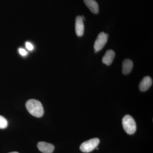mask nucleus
I'll list each match as a JSON object with an SVG mask.
<instances>
[{
	"instance_id": "nucleus-9",
	"label": "nucleus",
	"mask_w": 153,
	"mask_h": 153,
	"mask_svg": "<svg viewBox=\"0 0 153 153\" xmlns=\"http://www.w3.org/2000/svg\"><path fill=\"white\" fill-rule=\"evenodd\" d=\"M85 4L89 10L94 14L99 13V6L97 2L95 0H84Z\"/></svg>"
},
{
	"instance_id": "nucleus-5",
	"label": "nucleus",
	"mask_w": 153,
	"mask_h": 153,
	"mask_svg": "<svg viewBox=\"0 0 153 153\" xmlns=\"http://www.w3.org/2000/svg\"><path fill=\"white\" fill-rule=\"evenodd\" d=\"M84 25L83 20L80 16H77L75 21V32L78 37H81L84 34Z\"/></svg>"
},
{
	"instance_id": "nucleus-13",
	"label": "nucleus",
	"mask_w": 153,
	"mask_h": 153,
	"mask_svg": "<svg viewBox=\"0 0 153 153\" xmlns=\"http://www.w3.org/2000/svg\"><path fill=\"white\" fill-rule=\"evenodd\" d=\"M19 53L21 54L22 56H26L27 54V52L25 50V49L23 48H20L19 49Z\"/></svg>"
},
{
	"instance_id": "nucleus-11",
	"label": "nucleus",
	"mask_w": 153,
	"mask_h": 153,
	"mask_svg": "<svg viewBox=\"0 0 153 153\" xmlns=\"http://www.w3.org/2000/svg\"><path fill=\"white\" fill-rule=\"evenodd\" d=\"M7 126V121L4 117L0 115V129L5 128Z\"/></svg>"
},
{
	"instance_id": "nucleus-7",
	"label": "nucleus",
	"mask_w": 153,
	"mask_h": 153,
	"mask_svg": "<svg viewBox=\"0 0 153 153\" xmlns=\"http://www.w3.org/2000/svg\"><path fill=\"white\" fill-rule=\"evenodd\" d=\"M152 79L149 76H146L143 78L139 84L140 90L145 91L148 90L152 84Z\"/></svg>"
},
{
	"instance_id": "nucleus-3",
	"label": "nucleus",
	"mask_w": 153,
	"mask_h": 153,
	"mask_svg": "<svg viewBox=\"0 0 153 153\" xmlns=\"http://www.w3.org/2000/svg\"><path fill=\"white\" fill-rule=\"evenodd\" d=\"M100 143V140L98 138L91 139L84 142L80 145V150L84 153H89L92 152L97 147Z\"/></svg>"
},
{
	"instance_id": "nucleus-12",
	"label": "nucleus",
	"mask_w": 153,
	"mask_h": 153,
	"mask_svg": "<svg viewBox=\"0 0 153 153\" xmlns=\"http://www.w3.org/2000/svg\"><path fill=\"white\" fill-rule=\"evenodd\" d=\"M26 47L28 50H30V51H32V50H33V48H34L33 45L30 42H27L26 43Z\"/></svg>"
},
{
	"instance_id": "nucleus-4",
	"label": "nucleus",
	"mask_w": 153,
	"mask_h": 153,
	"mask_svg": "<svg viewBox=\"0 0 153 153\" xmlns=\"http://www.w3.org/2000/svg\"><path fill=\"white\" fill-rule=\"evenodd\" d=\"M108 38V35L104 32H101L99 34L94 42V49L95 53L100 51L104 47L107 42Z\"/></svg>"
},
{
	"instance_id": "nucleus-8",
	"label": "nucleus",
	"mask_w": 153,
	"mask_h": 153,
	"mask_svg": "<svg viewBox=\"0 0 153 153\" xmlns=\"http://www.w3.org/2000/svg\"><path fill=\"white\" fill-rule=\"evenodd\" d=\"M115 53L113 50L109 49L105 52L102 59V63L109 66L112 63L114 59Z\"/></svg>"
},
{
	"instance_id": "nucleus-10",
	"label": "nucleus",
	"mask_w": 153,
	"mask_h": 153,
	"mask_svg": "<svg viewBox=\"0 0 153 153\" xmlns=\"http://www.w3.org/2000/svg\"><path fill=\"white\" fill-rule=\"evenodd\" d=\"M122 72L124 74H128L130 73L133 68V63L130 59H125L123 63Z\"/></svg>"
},
{
	"instance_id": "nucleus-6",
	"label": "nucleus",
	"mask_w": 153,
	"mask_h": 153,
	"mask_svg": "<svg viewBox=\"0 0 153 153\" xmlns=\"http://www.w3.org/2000/svg\"><path fill=\"white\" fill-rule=\"evenodd\" d=\"M39 150L44 153H52L55 149L53 145L44 142H40L38 144Z\"/></svg>"
},
{
	"instance_id": "nucleus-1",
	"label": "nucleus",
	"mask_w": 153,
	"mask_h": 153,
	"mask_svg": "<svg viewBox=\"0 0 153 153\" xmlns=\"http://www.w3.org/2000/svg\"><path fill=\"white\" fill-rule=\"evenodd\" d=\"M26 107L30 114L36 117H41L44 115V108L41 102L38 100H29L26 102Z\"/></svg>"
},
{
	"instance_id": "nucleus-14",
	"label": "nucleus",
	"mask_w": 153,
	"mask_h": 153,
	"mask_svg": "<svg viewBox=\"0 0 153 153\" xmlns=\"http://www.w3.org/2000/svg\"><path fill=\"white\" fill-rule=\"evenodd\" d=\"M9 153H19L18 152H10Z\"/></svg>"
},
{
	"instance_id": "nucleus-2",
	"label": "nucleus",
	"mask_w": 153,
	"mask_h": 153,
	"mask_svg": "<svg viewBox=\"0 0 153 153\" xmlns=\"http://www.w3.org/2000/svg\"><path fill=\"white\" fill-rule=\"evenodd\" d=\"M124 130L129 134H133L137 129L136 123L133 118L129 115H126L123 119Z\"/></svg>"
}]
</instances>
